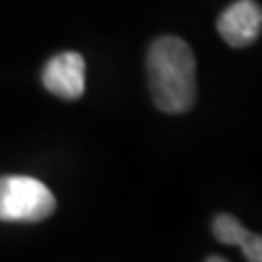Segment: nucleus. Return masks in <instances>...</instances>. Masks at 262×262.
<instances>
[{"instance_id":"nucleus-4","label":"nucleus","mask_w":262,"mask_h":262,"mask_svg":"<svg viewBox=\"0 0 262 262\" xmlns=\"http://www.w3.org/2000/svg\"><path fill=\"white\" fill-rule=\"evenodd\" d=\"M216 29L229 46L245 48L253 44L262 31V9L256 0H238L219 15Z\"/></svg>"},{"instance_id":"nucleus-1","label":"nucleus","mask_w":262,"mask_h":262,"mask_svg":"<svg viewBox=\"0 0 262 262\" xmlns=\"http://www.w3.org/2000/svg\"><path fill=\"white\" fill-rule=\"evenodd\" d=\"M153 103L164 114H186L196 101V59L182 37L162 35L146 53Z\"/></svg>"},{"instance_id":"nucleus-6","label":"nucleus","mask_w":262,"mask_h":262,"mask_svg":"<svg viewBox=\"0 0 262 262\" xmlns=\"http://www.w3.org/2000/svg\"><path fill=\"white\" fill-rule=\"evenodd\" d=\"M206 262H229V260L223 256H210V258H206Z\"/></svg>"},{"instance_id":"nucleus-5","label":"nucleus","mask_w":262,"mask_h":262,"mask_svg":"<svg viewBox=\"0 0 262 262\" xmlns=\"http://www.w3.org/2000/svg\"><path fill=\"white\" fill-rule=\"evenodd\" d=\"M212 232L219 243L234 245V247L238 245L249 262H262V238L249 232L247 227H243L241 221L232 214H216L212 221Z\"/></svg>"},{"instance_id":"nucleus-3","label":"nucleus","mask_w":262,"mask_h":262,"mask_svg":"<svg viewBox=\"0 0 262 262\" xmlns=\"http://www.w3.org/2000/svg\"><path fill=\"white\" fill-rule=\"evenodd\" d=\"M42 85L51 94L77 101L85 92V61L79 53H59L44 66Z\"/></svg>"},{"instance_id":"nucleus-2","label":"nucleus","mask_w":262,"mask_h":262,"mask_svg":"<svg viewBox=\"0 0 262 262\" xmlns=\"http://www.w3.org/2000/svg\"><path fill=\"white\" fill-rule=\"evenodd\" d=\"M57 208L51 188L35 177H0V221L5 223H39Z\"/></svg>"}]
</instances>
